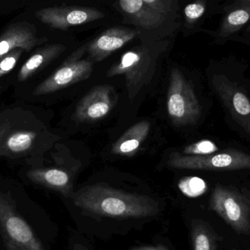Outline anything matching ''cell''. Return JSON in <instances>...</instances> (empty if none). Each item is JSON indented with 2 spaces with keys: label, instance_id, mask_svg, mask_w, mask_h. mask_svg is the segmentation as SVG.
Masks as SVG:
<instances>
[{
  "label": "cell",
  "instance_id": "obj_1",
  "mask_svg": "<svg viewBox=\"0 0 250 250\" xmlns=\"http://www.w3.org/2000/svg\"><path fill=\"white\" fill-rule=\"evenodd\" d=\"M249 65L230 55L210 60L207 69L208 87L224 114L228 127L250 144Z\"/></svg>",
  "mask_w": 250,
  "mask_h": 250
},
{
  "label": "cell",
  "instance_id": "obj_2",
  "mask_svg": "<svg viewBox=\"0 0 250 250\" xmlns=\"http://www.w3.org/2000/svg\"><path fill=\"white\" fill-rule=\"evenodd\" d=\"M76 206L97 215L115 218H144L160 211L149 197L126 193L104 184L82 188L75 195Z\"/></svg>",
  "mask_w": 250,
  "mask_h": 250
},
{
  "label": "cell",
  "instance_id": "obj_3",
  "mask_svg": "<svg viewBox=\"0 0 250 250\" xmlns=\"http://www.w3.org/2000/svg\"><path fill=\"white\" fill-rule=\"evenodd\" d=\"M169 117L178 126H195L204 117L205 107L195 84L177 68L172 69L167 95Z\"/></svg>",
  "mask_w": 250,
  "mask_h": 250
},
{
  "label": "cell",
  "instance_id": "obj_4",
  "mask_svg": "<svg viewBox=\"0 0 250 250\" xmlns=\"http://www.w3.org/2000/svg\"><path fill=\"white\" fill-rule=\"evenodd\" d=\"M170 167L188 170L226 172L250 170V152L240 145H228L205 156H186L179 153L170 155L167 161Z\"/></svg>",
  "mask_w": 250,
  "mask_h": 250
},
{
  "label": "cell",
  "instance_id": "obj_5",
  "mask_svg": "<svg viewBox=\"0 0 250 250\" xmlns=\"http://www.w3.org/2000/svg\"><path fill=\"white\" fill-rule=\"evenodd\" d=\"M210 207L235 231L250 233L249 203L236 191L220 185L216 186L211 195Z\"/></svg>",
  "mask_w": 250,
  "mask_h": 250
},
{
  "label": "cell",
  "instance_id": "obj_6",
  "mask_svg": "<svg viewBox=\"0 0 250 250\" xmlns=\"http://www.w3.org/2000/svg\"><path fill=\"white\" fill-rule=\"evenodd\" d=\"M84 51H86V45L72 54L52 75L40 84L34 91V95L56 92L90 77L93 70V62L81 60Z\"/></svg>",
  "mask_w": 250,
  "mask_h": 250
},
{
  "label": "cell",
  "instance_id": "obj_7",
  "mask_svg": "<svg viewBox=\"0 0 250 250\" xmlns=\"http://www.w3.org/2000/svg\"><path fill=\"white\" fill-rule=\"evenodd\" d=\"M0 226L10 245L17 250H44L29 225L15 212L1 194Z\"/></svg>",
  "mask_w": 250,
  "mask_h": 250
},
{
  "label": "cell",
  "instance_id": "obj_8",
  "mask_svg": "<svg viewBox=\"0 0 250 250\" xmlns=\"http://www.w3.org/2000/svg\"><path fill=\"white\" fill-rule=\"evenodd\" d=\"M36 16L51 27L66 29L70 26L86 24L103 19L105 15L93 7L73 5L41 9L37 11Z\"/></svg>",
  "mask_w": 250,
  "mask_h": 250
},
{
  "label": "cell",
  "instance_id": "obj_9",
  "mask_svg": "<svg viewBox=\"0 0 250 250\" xmlns=\"http://www.w3.org/2000/svg\"><path fill=\"white\" fill-rule=\"evenodd\" d=\"M151 64V57L145 48L129 50L122 56L120 60L113 64L107 72V76L124 75L129 98L135 96L137 88L142 83Z\"/></svg>",
  "mask_w": 250,
  "mask_h": 250
},
{
  "label": "cell",
  "instance_id": "obj_10",
  "mask_svg": "<svg viewBox=\"0 0 250 250\" xmlns=\"http://www.w3.org/2000/svg\"><path fill=\"white\" fill-rule=\"evenodd\" d=\"M250 23V0L226 1L218 28L208 32L215 45H224Z\"/></svg>",
  "mask_w": 250,
  "mask_h": 250
},
{
  "label": "cell",
  "instance_id": "obj_11",
  "mask_svg": "<svg viewBox=\"0 0 250 250\" xmlns=\"http://www.w3.org/2000/svg\"><path fill=\"white\" fill-rule=\"evenodd\" d=\"M115 103V92L112 86L94 87L78 104L75 117L80 122L98 121L109 114Z\"/></svg>",
  "mask_w": 250,
  "mask_h": 250
},
{
  "label": "cell",
  "instance_id": "obj_12",
  "mask_svg": "<svg viewBox=\"0 0 250 250\" xmlns=\"http://www.w3.org/2000/svg\"><path fill=\"white\" fill-rule=\"evenodd\" d=\"M138 34L134 29L123 26L109 28L86 44V52L92 61H101L124 46Z\"/></svg>",
  "mask_w": 250,
  "mask_h": 250
},
{
  "label": "cell",
  "instance_id": "obj_13",
  "mask_svg": "<svg viewBox=\"0 0 250 250\" xmlns=\"http://www.w3.org/2000/svg\"><path fill=\"white\" fill-rule=\"evenodd\" d=\"M36 34L35 26L26 22L9 26L0 35V60L16 48L29 51L46 41L45 38H38Z\"/></svg>",
  "mask_w": 250,
  "mask_h": 250
},
{
  "label": "cell",
  "instance_id": "obj_14",
  "mask_svg": "<svg viewBox=\"0 0 250 250\" xmlns=\"http://www.w3.org/2000/svg\"><path fill=\"white\" fill-rule=\"evenodd\" d=\"M120 7L143 27H157L163 23L166 16L157 13L146 4L144 0H121Z\"/></svg>",
  "mask_w": 250,
  "mask_h": 250
},
{
  "label": "cell",
  "instance_id": "obj_15",
  "mask_svg": "<svg viewBox=\"0 0 250 250\" xmlns=\"http://www.w3.org/2000/svg\"><path fill=\"white\" fill-rule=\"evenodd\" d=\"M149 131V122L144 120L135 123L113 145V153L119 155H132L145 140Z\"/></svg>",
  "mask_w": 250,
  "mask_h": 250
},
{
  "label": "cell",
  "instance_id": "obj_16",
  "mask_svg": "<svg viewBox=\"0 0 250 250\" xmlns=\"http://www.w3.org/2000/svg\"><path fill=\"white\" fill-rule=\"evenodd\" d=\"M64 49L65 47L64 45L57 44L41 48L38 52L33 54L22 66L18 75L19 82H23L30 77L35 72L54 60Z\"/></svg>",
  "mask_w": 250,
  "mask_h": 250
},
{
  "label": "cell",
  "instance_id": "obj_17",
  "mask_svg": "<svg viewBox=\"0 0 250 250\" xmlns=\"http://www.w3.org/2000/svg\"><path fill=\"white\" fill-rule=\"evenodd\" d=\"M225 3L222 1L199 0L188 4L184 10L185 19L189 27L198 24L200 21L212 15L223 14Z\"/></svg>",
  "mask_w": 250,
  "mask_h": 250
},
{
  "label": "cell",
  "instance_id": "obj_18",
  "mask_svg": "<svg viewBox=\"0 0 250 250\" xmlns=\"http://www.w3.org/2000/svg\"><path fill=\"white\" fill-rule=\"evenodd\" d=\"M37 134L32 131L13 129L5 133V140L3 142L7 152L23 153L33 145Z\"/></svg>",
  "mask_w": 250,
  "mask_h": 250
},
{
  "label": "cell",
  "instance_id": "obj_19",
  "mask_svg": "<svg viewBox=\"0 0 250 250\" xmlns=\"http://www.w3.org/2000/svg\"><path fill=\"white\" fill-rule=\"evenodd\" d=\"M181 192L188 198H198L207 192V185L205 181L198 177H185L178 183Z\"/></svg>",
  "mask_w": 250,
  "mask_h": 250
},
{
  "label": "cell",
  "instance_id": "obj_20",
  "mask_svg": "<svg viewBox=\"0 0 250 250\" xmlns=\"http://www.w3.org/2000/svg\"><path fill=\"white\" fill-rule=\"evenodd\" d=\"M220 143L211 139H201L198 142H194L191 145L185 147L183 150V155L186 156H205L214 154L223 149L224 147L220 146Z\"/></svg>",
  "mask_w": 250,
  "mask_h": 250
},
{
  "label": "cell",
  "instance_id": "obj_21",
  "mask_svg": "<svg viewBox=\"0 0 250 250\" xmlns=\"http://www.w3.org/2000/svg\"><path fill=\"white\" fill-rule=\"evenodd\" d=\"M194 250H214V239L206 227H199L194 233Z\"/></svg>",
  "mask_w": 250,
  "mask_h": 250
},
{
  "label": "cell",
  "instance_id": "obj_22",
  "mask_svg": "<svg viewBox=\"0 0 250 250\" xmlns=\"http://www.w3.org/2000/svg\"><path fill=\"white\" fill-rule=\"evenodd\" d=\"M42 177L47 183L57 187L66 186L69 182L67 173L57 169H51L43 172Z\"/></svg>",
  "mask_w": 250,
  "mask_h": 250
},
{
  "label": "cell",
  "instance_id": "obj_23",
  "mask_svg": "<svg viewBox=\"0 0 250 250\" xmlns=\"http://www.w3.org/2000/svg\"><path fill=\"white\" fill-rule=\"evenodd\" d=\"M22 48H16L0 60V77L14 68L23 53Z\"/></svg>",
  "mask_w": 250,
  "mask_h": 250
},
{
  "label": "cell",
  "instance_id": "obj_24",
  "mask_svg": "<svg viewBox=\"0 0 250 250\" xmlns=\"http://www.w3.org/2000/svg\"><path fill=\"white\" fill-rule=\"evenodd\" d=\"M146 4L157 13L166 16L171 8V1L163 0H144Z\"/></svg>",
  "mask_w": 250,
  "mask_h": 250
},
{
  "label": "cell",
  "instance_id": "obj_25",
  "mask_svg": "<svg viewBox=\"0 0 250 250\" xmlns=\"http://www.w3.org/2000/svg\"><path fill=\"white\" fill-rule=\"evenodd\" d=\"M230 41L233 42L239 43L244 45L250 46V23L248 26L245 28L239 35L233 37Z\"/></svg>",
  "mask_w": 250,
  "mask_h": 250
},
{
  "label": "cell",
  "instance_id": "obj_26",
  "mask_svg": "<svg viewBox=\"0 0 250 250\" xmlns=\"http://www.w3.org/2000/svg\"><path fill=\"white\" fill-rule=\"evenodd\" d=\"M134 250H167V248L163 246H158L154 248V247H145V248H139Z\"/></svg>",
  "mask_w": 250,
  "mask_h": 250
},
{
  "label": "cell",
  "instance_id": "obj_27",
  "mask_svg": "<svg viewBox=\"0 0 250 250\" xmlns=\"http://www.w3.org/2000/svg\"><path fill=\"white\" fill-rule=\"evenodd\" d=\"M74 250H86V249L81 245H76L74 247Z\"/></svg>",
  "mask_w": 250,
  "mask_h": 250
},
{
  "label": "cell",
  "instance_id": "obj_28",
  "mask_svg": "<svg viewBox=\"0 0 250 250\" xmlns=\"http://www.w3.org/2000/svg\"><path fill=\"white\" fill-rule=\"evenodd\" d=\"M0 91H1V87H0Z\"/></svg>",
  "mask_w": 250,
  "mask_h": 250
},
{
  "label": "cell",
  "instance_id": "obj_29",
  "mask_svg": "<svg viewBox=\"0 0 250 250\" xmlns=\"http://www.w3.org/2000/svg\"></svg>",
  "mask_w": 250,
  "mask_h": 250
}]
</instances>
